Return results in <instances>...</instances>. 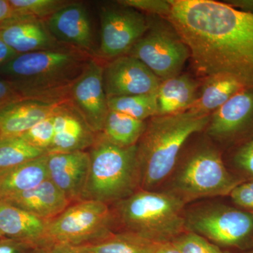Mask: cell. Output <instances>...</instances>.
<instances>
[{
	"mask_svg": "<svg viewBox=\"0 0 253 253\" xmlns=\"http://www.w3.org/2000/svg\"><path fill=\"white\" fill-rule=\"evenodd\" d=\"M119 4L129 6L139 11L168 18L171 10L169 0H121Z\"/></svg>",
	"mask_w": 253,
	"mask_h": 253,
	"instance_id": "obj_32",
	"label": "cell"
},
{
	"mask_svg": "<svg viewBox=\"0 0 253 253\" xmlns=\"http://www.w3.org/2000/svg\"><path fill=\"white\" fill-rule=\"evenodd\" d=\"M21 100L23 99L14 84L9 80L0 78V109Z\"/></svg>",
	"mask_w": 253,
	"mask_h": 253,
	"instance_id": "obj_35",
	"label": "cell"
},
{
	"mask_svg": "<svg viewBox=\"0 0 253 253\" xmlns=\"http://www.w3.org/2000/svg\"><path fill=\"white\" fill-rule=\"evenodd\" d=\"M107 99L109 111L124 113L142 121L158 116L157 94L116 96Z\"/></svg>",
	"mask_w": 253,
	"mask_h": 253,
	"instance_id": "obj_26",
	"label": "cell"
},
{
	"mask_svg": "<svg viewBox=\"0 0 253 253\" xmlns=\"http://www.w3.org/2000/svg\"><path fill=\"white\" fill-rule=\"evenodd\" d=\"M111 207L117 231L154 244L171 243L186 231V205L168 191L140 189Z\"/></svg>",
	"mask_w": 253,
	"mask_h": 253,
	"instance_id": "obj_4",
	"label": "cell"
},
{
	"mask_svg": "<svg viewBox=\"0 0 253 253\" xmlns=\"http://www.w3.org/2000/svg\"><path fill=\"white\" fill-rule=\"evenodd\" d=\"M129 55L139 59L161 81L181 75L189 50L172 26L151 24Z\"/></svg>",
	"mask_w": 253,
	"mask_h": 253,
	"instance_id": "obj_9",
	"label": "cell"
},
{
	"mask_svg": "<svg viewBox=\"0 0 253 253\" xmlns=\"http://www.w3.org/2000/svg\"><path fill=\"white\" fill-rule=\"evenodd\" d=\"M1 238H4V237H3V236L1 235V233H0V239H1Z\"/></svg>",
	"mask_w": 253,
	"mask_h": 253,
	"instance_id": "obj_40",
	"label": "cell"
},
{
	"mask_svg": "<svg viewBox=\"0 0 253 253\" xmlns=\"http://www.w3.org/2000/svg\"><path fill=\"white\" fill-rule=\"evenodd\" d=\"M17 55L14 50L9 48L0 39V68L4 66L5 63L9 62L10 60L14 59Z\"/></svg>",
	"mask_w": 253,
	"mask_h": 253,
	"instance_id": "obj_37",
	"label": "cell"
},
{
	"mask_svg": "<svg viewBox=\"0 0 253 253\" xmlns=\"http://www.w3.org/2000/svg\"><path fill=\"white\" fill-rule=\"evenodd\" d=\"M54 114L42 120L20 137L28 144L47 154L54 139Z\"/></svg>",
	"mask_w": 253,
	"mask_h": 253,
	"instance_id": "obj_29",
	"label": "cell"
},
{
	"mask_svg": "<svg viewBox=\"0 0 253 253\" xmlns=\"http://www.w3.org/2000/svg\"><path fill=\"white\" fill-rule=\"evenodd\" d=\"M59 104L23 99L7 105L0 109V139L20 137L37 123L52 116Z\"/></svg>",
	"mask_w": 253,
	"mask_h": 253,
	"instance_id": "obj_18",
	"label": "cell"
},
{
	"mask_svg": "<svg viewBox=\"0 0 253 253\" xmlns=\"http://www.w3.org/2000/svg\"><path fill=\"white\" fill-rule=\"evenodd\" d=\"M171 243L181 253H224L217 245L189 231L183 233Z\"/></svg>",
	"mask_w": 253,
	"mask_h": 253,
	"instance_id": "obj_30",
	"label": "cell"
},
{
	"mask_svg": "<svg viewBox=\"0 0 253 253\" xmlns=\"http://www.w3.org/2000/svg\"><path fill=\"white\" fill-rule=\"evenodd\" d=\"M1 201L46 220L54 219L71 204L49 179L33 189Z\"/></svg>",
	"mask_w": 253,
	"mask_h": 253,
	"instance_id": "obj_19",
	"label": "cell"
},
{
	"mask_svg": "<svg viewBox=\"0 0 253 253\" xmlns=\"http://www.w3.org/2000/svg\"><path fill=\"white\" fill-rule=\"evenodd\" d=\"M44 22L59 42L99 57L90 18L84 4L70 1Z\"/></svg>",
	"mask_w": 253,
	"mask_h": 253,
	"instance_id": "obj_14",
	"label": "cell"
},
{
	"mask_svg": "<svg viewBox=\"0 0 253 253\" xmlns=\"http://www.w3.org/2000/svg\"><path fill=\"white\" fill-rule=\"evenodd\" d=\"M244 88L239 81L226 75L206 78L197 99L189 110L211 115Z\"/></svg>",
	"mask_w": 253,
	"mask_h": 253,
	"instance_id": "obj_23",
	"label": "cell"
},
{
	"mask_svg": "<svg viewBox=\"0 0 253 253\" xmlns=\"http://www.w3.org/2000/svg\"><path fill=\"white\" fill-rule=\"evenodd\" d=\"M13 10L8 0H0V23L11 17Z\"/></svg>",
	"mask_w": 253,
	"mask_h": 253,
	"instance_id": "obj_38",
	"label": "cell"
},
{
	"mask_svg": "<svg viewBox=\"0 0 253 253\" xmlns=\"http://www.w3.org/2000/svg\"><path fill=\"white\" fill-rule=\"evenodd\" d=\"M185 227L219 247L243 249L253 243V214L215 201L186 207Z\"/></svg>",
	"mask_w": 253,
	"mask_h": 253,
	"instance_id": "obj_8",
	"label": "cell"
},
{
	"mask_svg": "<svg viewBox=\"0 0 253 253\" xmlns=\"http://www.w3.org/2000/svg\"><path fill=\"white\" fill-rule=\"evenodd\" d=\"M208 135L235 145L253 135V89L244 88L211 114Z\"/></svg>",
	"mask_w": 253,
	"mask_h": 253,
	"instance_id": "obj_12",
	"label": "cell"
},
{
	"mask_svg": "<svg viewBox=\"0 0 253 253\" xmlns=\"http://www.w3.org/2000/svg\"><path fill=\"white\" fill-rule=\"evenodd\" d=\"M49 221L0 200V233L4 238L27 241L42 247L45 246Z\"/></svg>",
	"mask_w": 253,
	"mask_h": 253,
	"instance_id": "obj_20",
	"label": "cell"
},
{
	"mask_svg": "<svg viewBox=\"0 0 253 253\" xmlns=\"http://www.w3.org/2000/svg\"><path fill=\"white\" fill-rule=\"evenodd\" d=\"M116 231L111 206L99 201H80L49 221L45 246H84L101 241Z\"/></svg>",
	"mask_w": 253,
	"mask_h": 253,
	"instance_id": "obj_7",
	"label": "cell"
},
{
	"mask_svg": "<svg viewBox=\"0 0 253 253\" xmlns=\"http://www.w3.org/2000/svg\"><path fill=\"white\" fill-rule=\"evenodd\" d=\"M92 57L68 45L18 54L0 68V76L14 84L23 99L62 104Z\"/></svg>",
	"mask_w": 253,
	"mask_h": 253,
	"instance_id": "obj_2",
	"label": "cell"
},
{
	"mask_svg": "<svg viewBox=\"0 0 253 253\" xmlns=\"http://www.w3.org/2000/svg\"><path fill=\"white\" fill-rule=\"evenodd\" d=\"M47 154L28 144L21 137L0 139V170L14 167Z\"/></svg>",
	"mask_w": 253,
	"mask_h": 253,
	"instance_id": "obj_27",
	"label": "cell"
},
{
	"mask_svg": "<svg viewBox=\"0 0 253 253\" xmlns=\"http://www.w3.org/2000/svg\"><path fill=\"white\" fill-rule=\"evenodd\" d=\"M224 253H229V252H224Z\"/></svg>",
	"mask_w": 253,
	"mask_h": 253,
	"instance_id": "obj_41",
	"label": "cell"
},
{
	"mask_svg": "<svg viewBox=\"0 0 253 253\" xmlns=\"http://www.w3.org/2000/svg\"><path fill=\"white\" fill-rule=\"evenodd\" d=\"M47 154L0 170V200L33 189L48 175Z\"/></svg>",
	"mask_w": 253,
	"mask_h": 253,
	"instance_id": "obj_21",
	"label": "cell"
},
{
	"mask_svg": "<svg viewBox=\"0 0 253 253\" xmlns=\"http://www.w3.org/2000/svg\"><path fill=\"white\" fill-rule=\"evenodd\" d=\"M37 253H84L73 246L49 244L38 248Z\"/></svg>",
	"mask_w": 253,
	"mask_h": 253,
	"instance_id": "obj_36",
	"label": "cell"
},
{
	"mask_svg": "<svg viewBox=\"0 0 253 253\" xmlns=\"http://www.w3.org/2000/svg\"><path fill=\"white\" fill-rule=\"evenodd\" d=\"M118 5L100 8L101 42L98 54L104 60L129 54L149 28V21L140 11Z\"/></svg>",
	"mask_w": 253,
	"mask_h": 253,
	"instance_id": "obj_10",
	"label": "cell"
},
{
	"mask_svg": "<svg viewBox=\"0 0 253 253\" xmlns=\"http://www.w3.org/2000/svg\"><path fill=\"white\" fill-rule=\"evenodd\" d=\"M89 162L87 151L47 154L49 179L71 204L81 200L87 180Z\"/></svg>",
	"mask_w": 253,
	"mask_h": 253,
	"instance_id": "obj_16",
	"label": "cell"
},
{
	"mask_svg": "<svg viewBox=\"0 0 253 253\" xmlns=\"http://www.w3.org/2000/svg\"><path fill=\"white\" fill-rule=\"evenodd\" d=\"M231 161L246 181H253V135L234 145Z\"/></svg>",
	"mask_w": 253,
	"mask_h": 253,
	"instance_id": "obj_31",
	"label": "cell"
},
{
	"mask_svg": "<svg viewBox=\"0 0 253 253\" xmlns=\"http://www.w3.org/2000/svg\"><path fill=\"white\" fill-rule=\"evenodd\" d=\"M156 253H181L172 243L160 244Z\"/></svg>",
	"mask_w": 253,
	"mask_h": 253,
	"instance_id": "obj_39",
	"label": "cell"
},
{
	"mask_svg": "<svg viewBox=\"0 0 253 253\" xmlns=\"http://www.w3.org/2000/svg\"><path fill=\"white\" fill-rule=\"evenodd\" d=\"M103 80L107 98L157 94L161 83L146 65L129 54L104 63Z\"/></svg>",
	"mask_w": 253,
	"mask_h": 253,
	"instance_id": "obj_13",
	"label": "cell"
},
{
	"mask_svg": "<svg viewBox=\"0 0 253 253\" xmlns=\"http://www.w3.org/2000/svg\"><path fill=\"white\" fill-rule=\"evenodd\" d=\"M168 189L186 205L201 199L227 196L242 183L231 174L219 150L202 145L178 162L167 181Z\"/></svg>",
	"mask_w": 253,
	"mask_h": 253,
	"instance_id": "obj_6",
	"label": "cell"
},
{
	"mask_svg": "<svg viewBox=\"0 0 253 253\" xmlns=\"http://www.w3.org/2000/svg\"><path fill=\"white\" fill-rule=\"evenodd\" d=\"M166 19L189 50L196 71L226 75L253 89V14L212 0H169Z\"/></svg>",
	"mask_w": 253,
	"mask_h": 253,
	"instance_id": "obj_1",
	"label": "cell"
},
{
	"mask_svg": "<svg viewBox=\"0 0 253 253\" xmlns=\"http://www.w3.org/2000/svg\"><path fill=\"white\" fill-rule=\"evenodd\" d=\"M54 127V139L47 154L86 151L97 134L68 101L56 108Z\"/></svg>",
	"mask_w": 253,
	"mask_h": 253,
	"instance_id": "obj_17",
	"label": "cell"
},
{
	"mask_svg": "<svg viewBox=\"0 0 253 253\" xmlns=\"http://www.w3.org/2000/svg\"><path fill=\"white\" fill-rule=\"evenodd\" d=\"M104 66V59L91 58L68 96V101L96 134L102 131L109 112L103 80Z\"/></svg>",
	"mask_w": 253,
	"mask_h": 253,
	"instance_id": "obj_11",
	"label": "cell"
},
{
	"mask_svg": "<svg viewBox=\"0 0 253 253\" xmlns=\"http://www.w3.org/2000/svg\"><path fill=\"white\" fill-rule=\"evenodd\" d=\"M0 39L18 54L66 45L53 36L44 21L26 15L13 14L0 23Z\"/></svg>",
	"mask_w": 253,
	"mask_h": 253,
	"instance_id": "obj_15",
	"label": "cell"
},
{
	"mask_svg": "<svg viewBox=\"0 0 253 253\" xmlns=\"http://www.w3.org/2000/svg\"><path fill=\"white\" fill-rule=\"evenodd\" d=\"M159 245L130 233L116 231L97 242L73 247L84 253H156Z\"/></svg>",
	"mask_w": 253,
	"mask_h": 253,
	"instance_id": "obj_25",
	"label": "cell"
},
{
	"mask_svg": "<svg viewBox=\"0 0 253 253\" xmlns=\"http://www.w3.org/2000/svg\"><path fill=\"white\" fill-rule=\"evenodd\" d=\"M147 123L124 113L109 111L101 134L117 146L129 147L138 144Z\"/></svg>",
	"mask_w": 253,
	"mask_h": 253,
	"instance_id": "obj_24",
	"label": "cell"
},
{
	"mask_svg": "<svg viewBox=\"0 0 253 253\" xmlns=\"http://www.w3.org/2000/svg\"><path fill=\"white\" fill-rule=\"evenodd\" d=\"M87 151L89 173L81 201L112 206L141 189L137 144L122 147L98 133Z\"/></svg>",
	"mask_w": 253,
	"mask_h": 253,
	"instance_id": "obj_5",
	"label": "cell"
},
{
	"mask_svg": "<svg viewBox=\"0 0 253 253\" xmlns=\"http://www.w3.org/2000/svg\"><path fill=\"white\" fill-rule=\"evenodd\" d=\"M13 14L26 15L45 21L70 2L65 0H9Z\"/></svg>",
	"mask_w": 253,
	"mask_h": 253,
	"instance_id": "obj_28",
	"label": "cell"
},
{
	"mask_svg": "<svg viewBox=\"0 0 253 253\" xmlns=\"http://www.w3.org/2000/svg\"><path fill=\"white\" fill-rule=\"evenodd\" d=\"M211 117V115L188 110L151 118L137 144L141 189L154 191L166 182L186 141L206 129Z\"/></svg>",
	"mask_w": 253,
	"mask_h": 253,
	"instance_id": "obj_3",
	"label": "cell"
},
{
	"mask_svg": "<svg viewBox=\"0 0 253 253\" xmlns=\"http://www.w3.org/2000/svg\"><path fill=\"white\" fill-rule=\"evenodd\" d=\"M38 246L21 240L1 238L0 239V253H37Z\"/></svg>",
	"mask_w": 253,
	"mask_h": 253,
	"instance_id": "obj_34",
	"label": "cell"
},
{
	"mask_svg": "<svg viewBox=\"0 0 253 253\" xmlns=\"http://www.w3.org/2000/svg\"><path fill=\"white\" fill-rule=\"evenodd\" d=\"M199 84L187 75L161 81L157 92L158 116L185 112L198 97Z\"/></svg>",
	"mask_w": 253,
	"mask_h": 253,
	"instance_id": "obj_22",
	"label": "cell"
},
{
	"mask_svg": "<svg viewBox=\"0 0 253 253\" xmlns=\"http://www.w3.org/2000/svg\"><path fill=\"white\" fill-rule=\"evenodd\" d=\"M236 206L253 214V181H244L229 194Z\"/></svg>",
	"mask_w": 253,
	"mask_h": 253,
	"instance_id": "obj_33",
	"label": "cell"
}]
</instances>
